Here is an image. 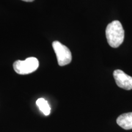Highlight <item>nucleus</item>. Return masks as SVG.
<instances>
[{"label": "nucleus", "mask_w": 132, "mask_h": 132, "mask_svg": "<svg viewBox=\"0 0 132 132\" xmlns=\"http://www.w3.org/2000/svg\"><path fill=\"white\" fill-rule=\"evenodd\" d=\"M106 37L108 44L113 48H118L124 40V30L118 20L109 23L106 28Z\"/></svg>", "instance_id": "nucleus-1"}, {"label": "nucleus", "mask_w": 132, "mask_h": 132, "mask_svg": "<svg viewBox=\"0 0 132 132\" xmlns=\"http://www.w3.org/2000/svg\"><path fill=\"white\" fill-rule=\"evenodd\" d=\"M23 1H26V2H32V1H34V0H22Z\"/></svg>", "instance_id": "nucleus-7"}, {"label": "nucleus", "mask_w": 132, "mask_h": 132, "mask_svg": "<svg viewBox=\"0 0 132 132\" xmlns=\"http://www.w3.org/2000/svg\"><path fill=\"white\" fill-rule=\"evenodd\" d=\"M39 61L34 57H30L24 61H16L13 64L15 72L20 75H27L34 72L39 67Z\"/></svg>", "instance_id": "nucleus-2"}, {"label": "nucleus", "mask_w": 132, "mask_h": 132, "mask_svg": "<svg viewBox=\"0 0 132 132\" xmlns=\"http://www.w3.org/2000/svg\"><path fill=\"white\" fill-rule=\"evenodd\" d=\"M116 122L123 129H132V112L120 115L117 119Z\"/></svg>", "instance_id": "nucleus-5"}, {"label": "nucleus", "mask_w": 132, "mask_h": 132, "mask_svg": "<svg viewBox=\"0 0 132 132\" xmlns=\"http://www.w3.org/2000/svg\"><path fill=\"white\" fill-rule=\"evenodd\" d=\"M113 77L116 85L120 88L125 90L132 89V77L124 73L122 70L119 69L114 70Z\"/></svg>", "instance_id": "nucleus-4"}, {"label": "nucleus", "mask_w": 132, "mask_h": 132, "mask_svg": "<svg viewBox=\"0 0 132 132\" xmlns=\"http://www.w3.org/2000/svg\"><path fill=\"white\" fill-rule=\"evenodd\" d=\"M36 105L39 107V110L45 116H48L50 114L51 108L47 100L43 98L37 99Z\"/></svg>", "instance_id": "nucleus-6"}, {"label": "nucleus", "mask_w": 132, "mask_h": 132, "mask_svg": "<svg viewBox=\"0 0 132 132\" xmlns=\"http://www.w3.org/2000/svg\"><path fill=\"white\" fill-rule=\"evenodd\" d=\"M52 46L56 55L59 65L64 66L70 63L72 59V53L68 48L59 41H54Z\"/></svg>", "instance_id": "nucleus-3"}]
</instances>
